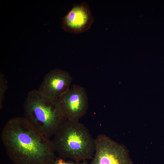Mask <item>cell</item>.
Here are the masks:
<instances>
[{
    "label": "cell",
    "instance_id": "cell-1",
    "mask_svg": "<svg viewBox=\"0 0 164 164\" xmlns=\"http://www.w3.org/2000/svg\"><path fill=\"white\" fill-rule=\"evenodd\" d=\"M1 139L13 164H52L56 159L52 141L41 134L24 117H15L5 124Z\"/></svg>",
    "mask_w": 164,
    "mask_h": 164
},
{
    "label": "cell",
    "instance_id": "cell-2",
    "mask_svg": "<svg viewBox=\"0 0 164 164\" xmlns=\"http://www.w3.org/2000/svg\"><path fill=\"white\" fill-rule=\"evenodd\" d=\"M23 106L27 121L48 138L54 136L67 120L58 99L46 97L38 90L28 92Z\"/></svg>",
    "mask_w": 164,
    "mask_h": 164
},
{
    "label": "cell",
    "instance_id": "cell-3",
    "mask_svg": "<svg viewBox=\"0 0 164 164\" xmlns=\"http://www.w3.org/2000/svg\"><path fill=\"white\" fill-rule=\"evenodd\" d=\"M60 157L79 162L92 159L96 142L88 129L79 121L67 120L52 141Z\"/></svg>",
    "mask_w": 164,
    "mask_h": 164
},
{
    "label": "cell",
    "instance_id": "cell-4",
    "mask_svg": "<svg viewBox=\"0 0 164 164\" xmlns=\"http://www.w3.org/2000/svg\"><path fill=\"white\" fill-rule=\"evenodd\" d=\"M95 140V151L90 164H133L123 145L103 134Z\"/></svg>",
    "mask_w": 164,
    "mask_h": 164
},
{
    "label": "cell",
    "instance_id": "cell-5",
    "mask_svg": "<svg viewBox=\"0 0 164 164\" xmlns=\"http://www.w3.org/2000/svg\"><path fill=\"white\" fill-rule=\"evenodd\" d=\"M58 100L67 120L79 121L87 111L88 98L83 87H73L63 94Z\"/></svg>",
    "mask_w": 164,
    "mask_h": 164
},
{
    "label": "cell",
    "instance_id": "cell-6",
    "mask_svg": "<svg viewBox=\"0 0 164 164\" xmlns=\"http://www.w3.org/2000/svg\"><path fill=\"white\" fill-rule=\"evenodd\" d=\"M94 20L88 5L83 2L73 5L71 9L62 18L61 26L66 32L80 34L89 29Z\"/></svg>",
    "mask_w": 164,
    "mask_h": 164
},
{
    "label": "cell",
    "instance_id": "cell-7",
    "mask_svg": "<svg viewBox=\"0 0 164 164\" xmlns=\"http://www.w3.org/2000/svg\"><path fill=\"white\" fill-rule=\"evenodd\" d=\"M72 80V77L68 72L55 69L45 75L38 90L46 97L58 99L70 89Z\"/></svg>",
    "mask_w": 164,
    "mask_h": 164
},
{
    "label": "cell",
    "instance_id": "cell-8",
    "mask_svg": "<svg viewBox=\"0 0 164 164\" xmlns=\"http://www.w3.org/2000/svg\"><path fill=\"white\" fill-rule=\"evenodd\" d=\"M8 88L7 81L2 73L0 74V108L2 107L4 95Z\"/></svg>",
    "mask_w": 164,
    "mask_h": 164
},
{
    "label": "cell",
    "instance_id": "cell-9",
    "mask_svg": "<svg viewBox=\"0 0 164 164\" xmlns=\"http://www.w3.org/2000/svg\"><path fill=\"white\" fill-rule=\"evenodd\" d=\"M52 164H88L86 160L83 161L82 162H73L71 161H66L61 157L56 158Z\"/></svg>",
    "mask_w": 164,
    "mask_h": 164
}]
</instances>
